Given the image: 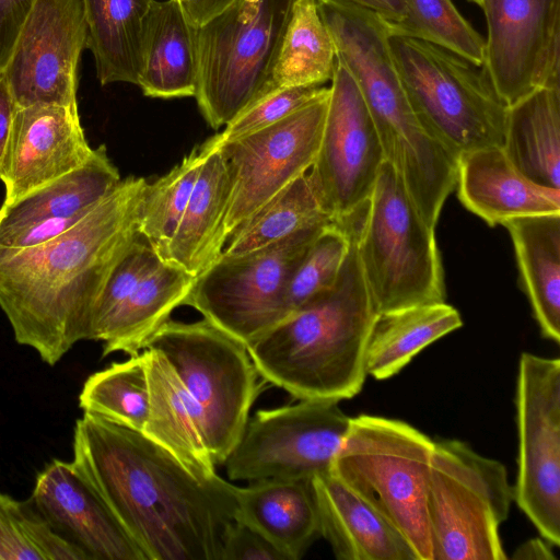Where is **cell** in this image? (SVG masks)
Wrapping results in <instances>:
<instances>
[{"instance_id": "cell-1", "label": "cell", "mask_w": 560, "mask_h": 560, "mask_svg": "<svg viewBox=\"0 0 560 560\" xmlns=\"http://www.w3.org/2000/svg\"><path fill=\"white\" fill-rule=\"evenodd\" d=\"M73 466L147 560H221L235 485L200 479L141 432L83 412Z\"/></svg>"}, {"instance_id": "cell-2", "label": "cell", "mask_w": 560, "mask_h": 560, "mask_svg": "<svg viewBox=\"0 0 560 560\" xmlns=\"http://www.w3.org/2000/svg\"><path fill=\"white\" fill-rule=\"evenodd\" d=\"M147 185L129 176L56 238L31 248L0 247V308L16 342L47 364L90 339L105 283L139 234Z\"/></svg>"}, {"instance_id": "cell-3", "label": "cell", "mask_w": 560, "mask_h": 560, "mask_svg": "<svg viewBox=\"0 0 560 560\" xmlns=\"http://www.w3.org/2000/svg\"><path fill=\"white\" fill-rule=\"evenodd\" d=\"M365 210L343 219L350 241L335 283L247 347L260 377L299 400L352 398L368 376L376 311L358 253Z\"/></svg>"}, {"instance_id": "cell-4", "label": "cell", "mask_w": 560, "mask_h": 560, "mask_svg": "<svg viewBox=\"0 0 560 560\" xmlns=\"http://www.w3.org/2000/svg\"><path fill=\"white\" fill-rule=\"evenodd\" d=\"M433 447L404 421L360 415L350 419L331 467L406 538L417 560H432L427 493Z\"/></svg>"}, {"instance_id": "cell-5", "label": "cell", "mask_w": 560, "mask_h": 560, "mask_svg": "<svg viewBox=\"0 0 560 560\" xmlns=\"http://www.w3.org/2000/svg\"><path fill=\"white\" fill-rule=\"evenodd\" d=\"M298 0H233L196 27L195 94L209 126H226L267 95Z\"/></svg>"}, {"instance_id": "cell-6", "label": "cell", "mask_w": 560, "mask_h": 560, "mask_svg": "<svg viewBox=\"0 0 560 560\" xmlns=\"http://www.w3.org/2000/svg\"><path fill=\"white\" fill-rule=\"evenodd\" d=\"M388 44L415 115L456 159L503 145L506 106L482 67L413 37L389 32Z\"/></svg>"}, {"instance_id": "cell-7", "label": "cell", "mask_w": 560, "mask_h": 560, "mask_svg": "<svg viewBox=\"0 0 560 560\" xmlns=\"http://www.w3.org/2000/svg\"><path fill=\"white\" fill-rule=\"evenodd\" d=\"M358 253L376 313L445 302L434 228L387 161L380 168L361 221Z\"/></svg>"}, {"instance_id": "cell-8", "label": "cell", "mask_w": 560, "mask_h": 560, "mask_svg": "<svg viewBox=\"0 0 560 560\" xmlns=\"http://www.w3.org/2000/svg\"><path fill=\"white\" fill-rule=\"evenodd\" d=\"M513 499L504 465L454 439L434 441L427 514L432 560H504Z\"/></svg>"}, {"instance_id": "cell-9", "label": "cell", "mask_w": 560, "mask_h": 560, "mask_svg": "<svg viewBox=\"0 0 560 560\" xmlns=\"http://www.w3.org/2000/svg\"><path fill=\"white\" fill-rule=\"evenodd\" d=\"M145 348L160 351L196 402L203 435L215 465L224 464L260 394V375L247 347L202 318L168 319Z\"/></svg>"}, {"instance_id": "cell-10", "label": "cell", "mask_w": 560, "mask_h": 560, "mask_svg": "<svg viewBox=\"0 0 560 560\" xmlns=\"http://www.w3.org/2000/svg\"><path fill=\"white\" fill-rule=\"evenodd\" d=\"M328 225L299 231L245 254L221 255L196 277L183 305L248 347L289 316L291 278Z\"/></svg>"}, {"instance_id": "cell-11", "label": "cell", "mask_w": 560, "mask_h": 560, "mask_svg": "<svg viewBox=\"0 0 560 560\" xmlns=\"http://www.w3.org/2000/svg\"><path fill=\"white\" fill-rule=\"evenodd\" d=\"M337 400L300 399L249 417L224 462L230 480L314 478L331 471L350 424Z\"/></svg>"}, {"instance_id": "cell-12", "label": "cell", "mask_w": 560, "mask_h": 560, "mask_svg": "<svg viewBox=\"0 0 560 560\" xmlns=\"http://www.w3.org/2000/svg\"><path fill=\"white\" fill-rule=\"evenodd\" d=\"M513 499L540 537L560 546V360L523 352L516 380Z\"/></svg>"}, {"instance_id": "cell-13", "label": "cell", "mask_w": 560, "mask_h": 560, "mask_svg": "<svg viewBox=\"0 0 560 560\" xmlns=\"http://www.w3.org/2000/svg\"><path fill=\"white\" fill-rule=\"evenodd\" d=\"M328 101L329 88L283 119L211 148L221 152L231 183L223 222L225 244L238 225L308 172L319 149Z\"/></svg>"}, {"instance_id": "cell-14", "label": "cell", "mask_w": 560, "mask_h": 560, "mask_svg": "<svg viewBox=\"0 0 560 560\" xmlns=\"http://www.w3.org/2000/svg\"><path fill=\"white\" fill-rule=\"evenodd\" d=\"M319 149L307 172L312 188L337 222L366 206L385 161L362 94L337 60Z\"/></svg>"}, {"instance_id": "cell-15", "label": "cell", "mask_w": 560, "mask_h": 560, "mask_svg": "<svg viewBox=\"0 0 560 560\" xmlns=\"http://www.w3.org/2000/svg\"><path fill=\"white\" fill-rule=\"evenodd\" d=\"M487 23L482 68L510 106L560 85V0H482Z\"/></svg>"}, {"instance_id": "cell-16", "label": "cell", "mask_w": 560, "mask_h": 560, "mask_svg": "<svg viewBox=\"0 0 560 560\" xmlns=\"http://www.w3.org/2000/svg\"><path fill=\"white\" fill-rule=\"evenodd\" d=\"M85 48L82 0H35L3 71L16 106L78 108V65Z\"/></svg>"}, {"instance_id": "cell-17", "label": "cell", "mask_w": 560, "mask_h": 560, "mask_svg": "<svg viewBox=\"0 0 560 560\" xmlns=\"http://www.w3.org/2000/svg\"><path fill=\"white\" fill-rule=\"evenodd\" d=\"M78 108L52 104L16 107L0 164L3 206L82 165L91 155Z\"/></svg>"}, {"instance_id": "cell-18", "label": "cell", "mask_w": 560, "mask_h": 560, "mask_svg": "<svg viewBox=\"0 0 560 560\" xmlns=\"http://www.w3.org/2000/svg\"><path fill=\"white\" fill-rule=\"evenodd\" d=\"M31 500L86 560H147L72 462H50L37 476Z\"/></svg>"}, {"instance_id": "cell-19", "label": "cell", "mask_w": 560, "mask_h": 560, "mask_svg": "<svg viewBox=\"0 0 560 560\" xmlns=\"http://www.w3.org/2000/svg\"><path fill=\"white\" fill-rule=\"evenodd\" d=\"M456 187L463 206L490 226L513 218L560 213V189L530 180L499 145L462 153Z\"/></svg>"}, {"instance_id": "cell-20", "label": "cell", "mask_w": 560, "mask_h": 560, "mask_svg": "<svg viewBox=\"0 0 560 560\" xmlns=\"http://www.w3.org/2000/svg\"><path fill=\"white\" fill-rule=\"evenodd\" d=\"M320 537L339 560H417L406 538L331 471L313 478Z\"/></svg>"}, {"instance_id": "cell-21", "label": "cell", "mask_w": 560, "mask_h": 560, "mask_svg": "<svg viewBox=\"0 0 560 560\" xmlns=\"http://www.w3.org/2000/svg\"><path fill=\"white\" fill-rule=\"evenodd\" d=\"M234 520L262 535L285 560H299L320 537L313 478H268L234 488Z\"/></svg>"}, {"instance_id": "cell-22", "label": "cell", "mask_w": 560, "mask_h": 560, "mask_svg": "<svg viewBox=\"0 0 560 560\" xmlns=\"http://www.w3.org/2000/svg\"><path fill=\"white\" fill-rule=\"evenodd\" d=\"M149 412L141 433L175 457L189 472L211 479L215 463L206 444L200 411L167 359L144 348Z\"/></svg>"}, {"instance_id": "cell-23", "label": "cell", "mask_w": 560, "mask_h": 560, "mask_svg": "<svg viewBox=\"0 0 560 560\" xmlns=\"http://www.w3.org/2000/svg\"><path fill=\"white\" fill-rule=\"evenodd\" d=\"M198 84L196 26L178 0H154L142 46L138 86L148 97L195 96Z\"/></svg>"}, {"instance_id": "cell-24", "label": "cell", "mask_w": 560, "mask_h": 560, "mask_svg": "<svg viewBox=\"0 0 560 560\" xmlns=\"http://www.w3.org/2000/svg\"><path fill=\"white\" fill-rule=\"evenodd\" d=\"M202 145L208 154L192 192L168 244L165 262L197 277L222 254L223 222L230 197V176L218 149Z\"/></svg>"}, {"instance_id": "cell-25", "label": "cell", "mask_w": 560, "mask_h": 560, "mask_svg": "<svg viewBox=\"0 0 560 560\" xmlns=\"http://www.w3.org/2000/svg\"><path fill=\"white\" fill-rule=\"evenodd\" d=\"M195 279L183 268L161 261L94 331L92 340L103 342V357L140 353L173 311L183 305Z\"/></svg>"}, {"instance_id": "cell-26", "label": "cell", "mask_w": 560, "mask_h": 560, "mask_svg": "<svg viewBox=\"0 0 560 560\" xmlns=\"http://www.w3.org/2000/svg\"><path fill=\"white\" fill-rule=\"evenodd\" d=\"M510 233L523 289L541 335L560 341V213L513 218Z\"/></svg>"}, {"instance_id": "cell-27", "label": "cell", "mask_w": 560, "mask_h": 560, "mask_svg": "<svg viewBox=\"0 0 560 560\" xmlns=\"http://www.w3.org/2000/svg\"><path fill=\"white\" fill-rule=\"evenodd\" d=\"M502 148L530 180L560 189V85L539 88L506 107Z\"/></svg>"}, {"instance_id": "cell-28", "label": "cell", "mask_w": 560, "mask_h": 560, "mask_svg": "<svg viewBox=\"0 0 560 560\" xmlns=\"http://www.w3.org/2000/svg\"><path fill=\"white\" fill-rule=\"evenodd\" d=\"M86 48L102 85L138 84L144 30L154 0H82Z\"/></svg>"}, {"instance_id": "cell-29", "label": "cell", "mask_w": 560, "mask_h": 560, "mask_svg": "<svg viewBox=\"0 0 560 560\" xmlns=\"http://www.w3.org/2000/svg\"><path fill=\"white\" fill-rule=\"evenodd\" d=\"M121 182L104 144L79 167L0 208V236L47 218L90 212Z\"/></svg>"}, {"instance_id": "cell-30", "label": "cell", "mask_w": 560, "mask_h": 560, "mask_svg": "<svg viewBox=\"0 0 560 560\" xmlns=\"http://www.w3.org/2000/svg\"><path fill=\"white\" fill-rule=\"evenodd\" d=\"M462 325L460 314L446 302L376 313L366 343V375L394 376L425 347Z\"/></svg>"}, {"instance_id": "cell-31", "label": "cell", "mask_w": 560, "mask_h": 560, "mask_svg": "<svg viewBox=\"0 0 560 560\" xmlns=\"http://www.w3.org/2000/svg\"><path fill=\"white\" fill-rule=\"evenodd\" d=\"M337 65L336 46L317 0H298L288 24L267 94L283 88L325 85Z\"/></svg>"}, {"instance_id": "cell-32", "label": "cell", "mask_w": 560, "mask_h": 560, "mask_svg": "<svg viewBox=\"0 0 560 560\" xmlns=\"http://www.w3.org/2000/svg\"><path fill=\"white\" fill-rule=\"evenodd\" d=\"M337 222L320 206L304 173L288 184L229 237L223 256H235L267 246L299 231Z\"/></svg>"}, {"instance_id": "cell-33", "label": "cell", "mask_w": 560, "mask_h": 560, "mask_svg": "<svg viewBox=\"0 0 560 560\" xmlns=\"http://www.w3.org/2000/svg\"><path fill=\"white\" fill-rule=\"evenodd\" d=\"M79 405L84 412L141 432L149 412L143 352L91 374L83 384Z\"/></svg>"}, {"instance_id": "cell-34", "label": "cell", "mask_w": 560, "mask_h": 560, "mask_svg": "<svg viewBox=\"0 0 560 560\" xmlns=\"http://www.w3.org/2000/svg\"><path fill=\"white\" fill-rule=\"evenodd\" d=\"M208 154L196 145L168 173L144 189L138 213V231L162 261L186 209L200 167Z\"/></svg>"}, {"instance_id": "cell-35", "label": "cell", "mask_w": 560, "mask_h": 560, "mask_svg": "<svg viewBox=\"0 0 560 560\" xmlns=\"http://www.w3.org/2000/svg\"><path fill=\"white\" fill-rule=\"evenodd\" d=\"M0 560H86L42 516L31 498L0 493Z\"/></svg>"}, {"instance_id": "cell-36", "label": "cell", "mask_w": 560, "mask_h": 560, "mask_svg": "<svg viewBox=\"0 0 560 560\" xmlns=\"http://www.w3.org/2000/svg\"><path fill=\"white\" fill-rule=\"evenodd\" d=\"M406 16L389 32L441 46L482 67L485 38L459 13L452 0H404Z\"/></svg>"}, {"instance_id": "cell-37", "label": "cell", "mask_w": 560, "mask_h": 560, "mask_svg": "<svg viewBox=\"0 0 560 560\" xmlns=\"http://www.w3.org/2000/svg\"><path fill=\"white\" fill-rule=\"evenodd\" d=\"M349 241V230L343 220L329 224L318 234L289 283V315L335 283Z\"/></svg>"}, {"instance_id": "cell-38", "label": "cell", "mask_w": 560, "mask_h": 560, "mask_svg": "<svg viewBox=\"0 0 560 560\" xmlns=\"http://www.w3.org/2000/svg\"><path fill=\"white\" fill-rule=\"evenodd\" d=\"M328 90L325 85H299L276 90L229 122L224 130L205 142L214 148L223 142L236 139L272 125Z\"/></svg>"}, {"instance_id": "cell-39", "label": "cell", "mask_w": 560, "mask_h": 560, "mask_svg": "<svg viewBox=\"0 0 560 560\" xmlns=\"http://www.w3.org/2000/svg\"><path fill=\"white\" fill-rule=\"evenodd\" d=\"M162 260L139 233L112 270L93 313L90 339L104 320Z\"/></svg>"}, {"instance_id": "cell-40", "label": "cell", "mask_w": 560, "mask_h": 560, "mask_svg": "<svg viewBox=\"0 0 560 560\" xmlns=\"http://www.w3.org/2000/svg\"><path fill=\"white\" fill-rule=\"evenodd\" d=\"M221 560H285L262 535L233 520L223 539Z\"/></svg>"}, {"instance_id": "cell-41", "label": "cell", "mask_w": 560, "mask_h": 560, "mask_svg": "<svg viewBox=\"0 0 560 560\" xmlns=\"http://www.w3.org/2000/svg\"><path fill=\"white\" fill-rule=\"evenodd\" d=\"M35 0H0V74L3 73Z\"/></svg>"}, {"instance_id": "cell-42", "label": "cell", "mask_w": 560, "mask_h": 560, "mask_svg": "<svg viewBox=\"0 0 560 560\" xmlns=\"http://www.w3.org/2000/svg\"><path fill=\"white\" fill-rule=\"evenodd\" d=\"M348 3L370 11L388 25L400 23L406 16L404 0H331Z\"/></svg>"}, {"instance_id": "cell-43", "label": "cell", "mask_w": 560, "mask_h": 560, "mask_svg": "<svg viewBox=\"0 0 560 560\" xmlns=\"http://www.w3.org/2000/svg\"><path fill=\"white\" fill-rule=\"evenodd\" d=\"M16 104L3 73L0 74V164L9 140Z\"/></svg>"}, {"instance_id": "cell-44", "label": "cell", "mask_w": 560, "mask_h": 560, "mask_svg": "<svg viewBox=\"0 0 560 560\" xmlns=\"http://www.w3.org/2000/svg\"><path fill=\"white\" fill-rule=\"evenodd\" d=\"M233 0H185L182 7L189 22L196 27L224 9Z\"/></svg>"}, {"instance_id": "cell-45", "label": "cell", "mask_w": 560, "mask_h": 560, "mask_svg": "<svg viewBox=\"0 0 560 560\" xmlns=\"http://www.w3.org/2000/svg\"><path fill=\"white\" fill-rule=\"evenodd\" d=\"M552 547L555 546L542 537L533 538L520 545L514 551L512 558L553 560L557 559V557L553 555Z\"/></svg>"}, {"instance_id": "cell-46", "label": "cell", "mask_w": 560, "mask_h": 560, "mask_svg": "<svg viewBox=\"0 0 560 560\" xmlns=\"http://www.w3.org/2000/svg\"><path fill=\"white\" fill-rule=\"evenodd\" d=\"M469 2H472L475 4H477L478 7L481 8V4H482V0H468Z\"/></svg>"}, {"instance_id": "cell-47", "label": "cell", "mask_w": 560, "mask_h": 560, "mask_svg": "<svg viewBox=\"0 0 560 560\" xmlns=\"http://www.w3.org/2000/svg\"><path fill=\"white\" fill-rule=\"evenodd\" d=\"M180 3L184 2L185 0H178Z\"/></svg>"}]
</instances>
